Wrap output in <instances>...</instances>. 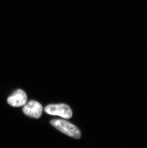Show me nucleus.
Masks as SVG:
<instances>
[{"instance_id": "nucleus-3", "label": "nucleus", "mask_w": 147, "mask_h": 148, "mask_svg": "<svg viewBox=\"0 0 147 148\" xmlns=\"http://www.w3.org/2000/svg\"><path fill=\"white\" fill-rule=\"evenodd\" d=\"M22 110L26 116L38 119L42 115L43 106L38 102L32 100L24 105Z\"/></svg>"}, {"instance_id": "nucleus-1", "label": "nucleus", "mask_w": 147, "mask_h": 148, "mask_svg": "<svg viewBox=\"0 0 147 148\" xmlns=\"http://www.w3.org/2000/svg\"><path fill=\"white\" fill-rule=\"evenodd\" d=\"M50 124L60 132L68 136L76 139L80 138V130L69 122L62 119H53L50 121Z\"/></svg>"}, {"instance_id": "nucleus-4", "label": "nucleus", "mask_w": 147, "mask_h": 148, "mask_svg": "<svg viewBox=\"0 0 147 148\" xmlns=\"http://www.w3.org/2000/svg\"><path fill=\"white\" fill-rule=\"evenodd\" d=\"M27 102V95L21 89L16 90L7 99L8 104L14 107L24 106Z\"/></svg>"}, {"instance_id": "nucleus-2", "label": "nucleus", "mask_w": 147, "mask_h": 148, "mask_svg": "<svg viewBox=\"0 0 147 148\" xmlns=\"http://www.w3.org/2000/svg\"><path fill=\"white\" fill-rule=\"evenodd\" d=\"M44 111L49 115L59 116L65 119H70L72 116L70 108L64 103L48 105L45 108Z\"/></svg>"}]
</instances>
